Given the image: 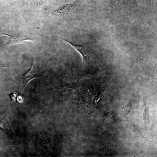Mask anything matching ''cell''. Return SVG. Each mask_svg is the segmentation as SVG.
Masks as SVG:
<instances>
[{"mask_svg":"<svg viewBox=\"0 0 157 157\" xmlns=\"http://www.w3.org/2000/svg\"><path fill=\"white\" fill-rule=\"evenodd\" d=\"M51 35L68 42L80 53L83 59V69H86L94 61L96 56L92 51L89 45L85 42H84L82 45H76L63 38L54 36L51 34Z\"/></svg>","mask_w":157,"mask_h":157,"instance_id":"obj_1","label":"cell"},{"mask_svg":"<svg viewBox=\"0 0 157 157\" xmlns=\"http://www.w3.org/2000/svg\"><path fill=\"white\" fill-rule=\"evenodd\" d=\"M18 75L19 83L18 89L22 92L28 82L34 78H40L43 76L42 73L34 65L32 59L30 69L26 73L22 74L17 71L13 70Z\"/></svg>","mask_w":157,"mask_h":157,"instance_id":"obj_2","label":"cell"},{"mask_svg":"<svg viewBox=\"0 0 157 157\" xmlns=\"http://www.w3.org/2000/svg\"><path fill=\"white\" fill-rule=\"evenodd\" d=\"M81 1L77 0L74 3L62 6L54 11V13L59 17H66L75 13L79 8Z\"/></svg>","mask_w":157,"mask_h":157,"instance_id":"obj_3","label":"cell"},{"mask_svg":"<svg viewBox=\"0 0 157 157\" xmlns=\"http://www.w3.org/2000/svg\"><path fill=\"white\" fill-rule=\"evenodd\" d=\"M7 35L9 37V41L6 44V45H8L24 42L26 40L31 41L33 40V39L30 37L25 35L21 32H18L15 34H8L4 33L0 34V35Z\"/></svg>","mask_w":157,"mask_h":157,"instance_id":"obj_4","label":"cell"},{"mask_svg":"<svg viewBox=\"0 0 157 157\" xmlns=\"http://www.w3.org/2000/svg\"><path fill=\"white\" fill-rule=\"evenodd\" d=\"M126 123L128 129L131 132L134 138L137 139H143L151 142L142 136L140 129L135 124L129 121L126 122Z\"/></svg>","mask_w":157,"mask_h":157,"instance_id":"obj_5","label":"cell"},{"mask_svg":"<svg viewBox=\"0 0 157 157\" xmlns=\"http://www.w3.org/2000/svg\"><path fill=\"white\" fill-rule=\"evenodd\" d=\"M139 112L142 123L144 124L149 123V118L148 112L144 102L142 103Z\"/></svg>","mask_w":157,"mask_h":157,"instance_id":"obj_6","label":"cell"},{"mask_svg":"<svg viewBox=\"0 0 157 157\" xmlns=\"http://www.w3.org/2000/svg\"><path fill=\"white\" fill-rule=\"evenodd\" d=\"M34 3V9H36L42 10V11L45 14H48L49 9L46 3L42 0H33Z\"/></svg>","mask_w":157,"mask_h":157,"instance_id":"obj_7","label":"cell"},{"mask_svg":"<svg viewBox=\"0 0 157 157\" xmlns=\"http://www.w3.org/2000/svg\"><path fill=\"white\" fill-rule=\"evenodd\" d=\"M0 126L3 128L10 134H13L14 133L9 124L8 117L6 116L0 118Z\"/></svg>","mask_w":157,"mask_h":157,"instance_id":"obj_8","label":"cell"},{"mask_svg":"<svg viewBox=\"0 0 157 157\" xmlns=\"http://www.w3.org/2000/svg\"><path fill=\"white\" fill-rule=\"evenodd\" d=\"M133 0H119L118 3L121 4H124L128 3Z\"/></svg>","mask_w":157,"mask_h":157,"instance_id":"obj_9","label":"cell"},{"mask_svg":"<svg viewBox=\"0 0 157 157\" xmlns=\"http://www.w3.org/2000/svg\"><path fill=\"white\" fill-rule=\"evenodd\" d=\"M22 97L20 96H18L17 98V101L18 102H20L22 101Z\"/></svg>","mask_w":157,"mask_h":157,"instance_id":"obj_10","label":"cell"},{"mask_svg":"<svg viewBox=\"0 0 157 157\" xmlns=\"http://www.w3.org/2000/svg\"><path fill=\"white\" fill-rule=\"evenodd\" d=\"M16 96V94L15 93H13L12 94H11V97H12V99H15Z\"/></svg>","mask_w":157,"mask_h":157,"instance_id":"obj_11","label":"cell"},{"mask_svg":"<svg viewBox=\"0 0 157 157\" xmlns=\"http://www.w3.org/2000/svg\"><path fill=\"white\" fill-rule=\"evenodd\" d=\"M148 0L149 1V2H150V4L151 6V0Z\"/></svg>","mask_w":157,"mask_h":157,"instance_id":"obj_12","label":"cell"}]
</instances>
